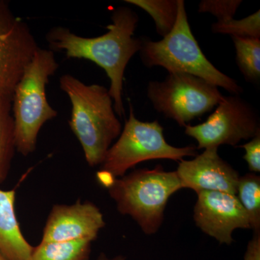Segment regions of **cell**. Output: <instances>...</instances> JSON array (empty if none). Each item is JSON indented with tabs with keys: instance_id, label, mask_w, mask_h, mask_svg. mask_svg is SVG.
Returning a JSON list of instances; mask_svg holds the SVG:
<instances>
[{
	"instance_id": "cell-1",
	"label": "cell",
	"mask_w": 260,
	"mask_h": 260,
	"mask_svg": "<svg viewBox=\"0 0 260 260\" xmlns=\"http://www.w3.org/2000/svg\"><path fill=\"white\" fill-rule=\"evenodd\" d=\"M112 23L108 32L100 37L86 38L73 34L62 26L51 28L46 35L49 49L64 51L70 59H84L93 61L103 68L110 80L109 94L114 102L116 115L124 114L122 92L126 65L140 51L143 39L134 37L138 15L126 7H119L113 12Z\"/></svg>"
},
{
	"instance_id": "cell-2",
	"label": "cell",
	"mask_w": 260,
	"mask_h": 260,
	"mask_svg": "<svg viewBox=\"0 0 260 260\" xmlns=\"http://www.w3.org/2000/svg\"><path fill=\"white\" fill-rule=\"evenodd\" d=\"M59 87L71 102L69 125L79 140L85 160L91 167L102 165L122 130L109 90L98 84L86 85L68 74L61 77Z\"/></svg>"
},
{
	"instance_id": "cell-3",
	"label": "cell",
	"mask_w": 260,
	"mask_h": 260,
	"mask_svg": "<svg viewBox=\"0 0 260 260\" xmlns=\"http://www.w3.org/2000/svg\"><path fill=\"white\" fill-rule=\"evenodd\" d=\"M58 68L54 51L38 48L13 92L15 147L23 156L35 151L42 126L57 116L58 112L48 102L46 87Z\"/></svg>"
},
{
	"instance_id": "cell-4",
	"label": "cell",
	"mask_w": 260,
	"mask_h": 260,
	"mask_svg": "<svg viewBox=\"0 0 260 260\" xmlns=\"http://www.w3.org/2000/svg\"><path fill=\"white\" fill-rule=\"evenodd\" d=\"M140 56L148 68L159 66L169 73L194 75L233 95L243 92L235 80L217 69L203 54L191 32L183 0H178L177 21L172 30L159 42L143 39Z\"/></svg>"
},
{
	"instance_id": "cell-5",
	"label": "cell",
	"mask_w": 260,
	"mask_h": 260,
	"mask_svg": "<svg viewBox=\"0 0 260 260\" xmlns=\"http://www.w3.org/2000/svg\"><path fill=\"white\" fill-rule=\"evenodd\" d=\"M121 215H129L146 235L158 232L169 198L182 189L177 172L161 165L140 169L114 179L107 186Z\"/></svg>"
},
{
	"instance_id": "cell-6",
	"label": "cell",
	"mask_w": 260,
	"mask_h": 260,
	"mask_svg": "<svg viewBox=\"0 0 260 260\" xmlns=\"http://www.w3.org/2000/svg\"><path fill=\"white\" fill-rule=\"evenodd\" d=\"M196 155L194 145L177 148L169 145L160 123L138 120L130 106L129 118L117 141L108 150L98 177L107 186L140 162L158 159L181 161L185 157Z\"/></svg>"
},
{
	"instance_id": "cell-7",
	"label": "cell",
	"mask_w": 260,
	"mask_h": 260,
	"mask_svg": "<svg viewBox=\"0 0 260 260\" xmlns=\"http://www.w3.org/2000/svg\"><path fill=\"white\" fill-rule=\"evenodd\" d=\"M147 94L157 112L181 126L210 112L224 96L206 80L179 73H169L164 81L150 82Z\"/></svg>"
},
{
	"instance_id": "cell-8",
	"label": "cell",
	"mask_w": 260,
	"mask_h": 260,
	"mask_svg": "<svg viewBox=\"0 0 260 260\" xmlns=\"http://www.w3.org/2000/svg\"><path fill=\"white\" fill-rule=\"evenodd\" d=\"M205 122L185 126V133L198 142L197 149L236 146L260 134L259 116L239 95L223 96Z\"/></svg>"
},
{
	"instance_id": "cell-9",
	"label": "cell",
	"mask_w": 260,
	"mask_h": 260,
	"mask_svg": "<svg viewBox=\"0 0 260 260\" xmlns=\"http://www.w3.org/2000/svg\"><path fill=\"white\" fill-rule=\"evenodd\" d=\"M28 24L0 0V95L13 96L19 80L39 48Z\"/></svg>"
},
{
	"instance_id": "cell-10",
	"label": "cell",
	"mask_w": 260,
	"mask_h": 260,
	"mask_svg": "<svg viewBox=\"0 0 260 260\" xmlns=\"http://www.w3.org/2000/svg\"><path fill=\"white\" fill-rule=\"evenodd\" d=\"M195 224L220 244L234 242L233 232L250 229L249 219L237 195L220 191L198 193L193 215Z\"/></svg>"
},
{
	"instance_id": "cell-11",
	"label": "cell",
	"mask_w": 260,
	"mask_h": 260,
	"mask_svg": "<svg viewBox=\"0 0 260 260\" xmlns=\"http://www.w3.org/2000/svg\"><path fill=\"white\" fill-rule=\"evenodd\" d=\"M106 225L100 209L91 202L54 205L48 216L41 242H94Z\"/></svg>"
},
{
	"instance_id": "cell-12",
	"label": "cell",
	"mask_w": 260,
	"mask_h": 260,
	"mask_svg": "<svg viewBox=\"0 0 260 260\" xmlns=\"http://www.w3.org/2000/svg\"><path fill=\"white\" fill-rule=\"evenodd\" d=\"M218 148L205 149L193 160H182L177 172L182 189L220 191L237 195L239 172L220 158Z\"/></svg>"
},
{
	"instance_id": "cell-13",
	"label": "cell",
	"mask_w": 260,
	"mask_h": 260,
	"mask_svg": "<svg viewBox=\"0 0 260 260\" xmlns=\"http://www.w3.org/2000/svg\"><path fill=\"white\" fill-rule=\"evenodd\" d=\"M15 189H0V254L6 260H29L34 246L24 237L15 213Z\"/></svg>"
},
{
	"instance_id": "cell-14",
	"label": "cell",
	"mask_w": 260,
	"mask_h": 260,
	"mask_svg": "<svg viewBox=\"0 0 260 260\" xmlns=\"http://www.w3.org/2000/svg\"><path fill=\"white\" fill-rule=\"evenodd\" d=\"M15 150L12 96L0 95V184L8 177Z\"/></svg>"
},
{
	"instance_id": "cell-15",
	"label": "cell",
	"mask_w": 260,
	"mask_h": 260,
	"mask_svg": "<svg viewBox=\"0 0 260 260\" xmlns=\"http://www.w3.org/2000/svg\"><path fill=\"white\" fill-rule=\"evenodd\" d=\"M91 241H71L62 242H41L34 246L29 260H89L91 253Z\"/></svg>"
},
{
	"instance_id": "cell-16",
	"label": "cell",
	"mask_w": 260,
	"mask_h": 260,
	"mask_svg": "<svg viewBox=\"0 0 260 260\" xmlns=\"http://www.w3.org/2000/svg\"><path fill=\"white\" fill-rule=\"evenodd\" d=\"M237 197L245 210L250 229L260 232V177L249 173L239 177Z\"/></svg>"
},
{
	"instance_id": "cell-17",
	"label": "cell",
	"mask_w": 260,
	"mask_h": 260,
	"mask_svg": "<svg viewBox=\"0 0 260 260\" xmlns=\"http://www.w3.org/2000/svg\"><path fill=\"white\" fill-rule=\"evenodd\" d=\"M232 38L239 70L246 80L257 83L260 78V39Z\"/></svg>"
},
{
	"instance_id": "cell-18",
	"label": "cell",
	"mask_w": 260,
	"mask_h": 260,
	"mask_svg": "<svg viewBox=\"0 0 260 260\" xmlns=\"http://www.w3.org/2000/svg\"><path fill=\"white\" fill-rule=\"evenodd\" d=\"M153 18L159 35L164 37L170 32L177 21L178 0H125Z\"/></svg>"
},
{
	"instance_id": "cell-19",
	"label": "cell",
	"mask_w": 260,
	"mask_h": 260,
	"mask_svg": "<svg viewBox=\"0 0 260 260\" xmlns=\"http://www.w3.org/2000/svg\"><path fill=\"white\" fill-rule=\"evenodd\" d=\"M215 34H229L232 37L242 38H260V11L243 18H234L218 20L211 27Z\"/></svg>"
},
{
	"instance_id": "cell-20",
	"label": "cell",
	"mask_w": 260,
	"mask_h": 260,
	"mask_svg": "<svg viewBox=\"0 0 260 260\" xmlns=\"http://www.w3.org/2000/svg\"><path fill=\"white\" fill-rule=\"evenodd\" d=\"M242 3L239 0H203L200 3L199 12L210 13L218 20H228L234 18Z\"/></svg>"
},
{
	"instance_id": "cell-21",
	"label": "cell",
	"mask_w": 260,
	"mask_h": 260,
	"mask_svg": "<svg viewBox=\"0 0 260 260\" xmlns=\"http://www.w3.org/2000/svg\"><path fill=\"white\" fill-rule=\"evenodd\" d=\"M239 148L245 150L244 159L247 162L249 171L254 173L260 172V134L256 135L250 141Z\"/></svg>"
},
{
	"instance_id": "cell-22",
	"label": "cell",
	"mask_w": 260,
	"mask_h": 260,
	"mask_svg": "<svg viewBox=\"0 0 260 260\" xmlns=\"http://www.w3.org/2000/svg\"><path fill=\"white\" fill-rule=\"evenodd\" d=\"M244 260H260V232L254 233L248 243Z\"/></svg>"
},
{
	"instance_id": "cell-23",
	"label": "cell",
	"mask_w": 260,
	"mask_h": 260,
	"mask_svg": "<svg viewBox=\"0 0 260 260\" xmlns=\"http://www.w3.org/2000/svg\"><path fill=\"white\" fill-rule=\"evenodd\" d=\"M95 260H126V257L123 255H117L114 256V257H109L105 253L102 252L99 254Z\"/></svg>"
},
{
	"instance_id": "cell-24",
	"label": "cell",
	"mask_w": 260,
	"mask_h": 260,
	"mask_svg": "<svg viewBox=\"0 0 260 260\" xmlns=\"http://www.w3.org/2000/svg\"><path fill=\"white\" fill-rule=\"evenodd\" d=\"M0 260H6L5 259L4 256L2 255L1 254H0Z\"/></svg>"
}]
</instances>
